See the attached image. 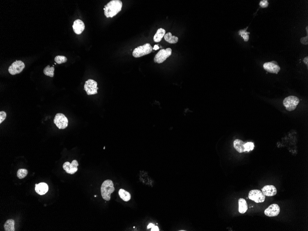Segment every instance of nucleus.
I'll list each match as a JSON object with an SVG mask.
<instances>
[{
  "instance_id": "nucleus-27",
  "label": "nucleus",
  "mask_w": 308,
  "mask_h": 231,
  "mask_svg": "<svg viewBox=\"0 0 308 231\" xmlns=\"http://www.w3.org/2000/svg\"><path fill=\"white\" fill-rule=\"evenodd\" d=\"M7 117V114L4 111L0 112V124H1Z\"/></svg>"
},
{
  "instance_id": "nucleus-13",
  "label": "nucleus",
  "mask_w": 308,
  "mask_h": 231,
  "mask_svg": "<svg viewBox=\"0 0 308 231\" xmlns=\"http://www.w3.org/2000/svg\"><path fill=\"white\" fill-rule=\"evenodd\" d=\"M73 31L76 34L80 35L82 33L85 29V25L84 23L81 20H75L73 22L72 25Z\"/></svg>"
},
{
  "instance_id": "nucleus-32",
  "label": "nucleus",
  "mask_w": 308,
  "mask_h": 231,
  "mask_svg": "<svg viewBox=\"0 0 308 231\" xmlns=\"http://www.w3.org/2000/svg\"><path fill=\"white\" fill-rule=\"evenodd\" d=\"M154 226H155V225H154V224H153L150 223V224H149V225H148V227H147V228H148V229H150V228H152V227Z\"/></svg>"
},
{
  "instance_id": "nucleus-3",
  "label": "nucleus",
  "mask_w": 308,
  "mask_h": 231,
  "mask_svg": "<svg viewBox=\"0 0 308 231\" xmlns=\"http://www.w3.org/2000/svg\"><path fill=\"white\" fill-rule=\"evenodd\" d=\"M153 49L152 46L149 43H147L135 48L133 50L132 55L135 58L141 57L151 53Z\"/></svg>"
},
{
  "instance_id": "nucleus-10",
  "label": "nucleus",
  "mask_w": 308,
  "mask_h": 231,
  "mask_svg": "<svg viewBox=\"0 0 308 231\" xmlns=\"http://www.w3.org/2000/svg\"><path fill=\"white\" fill-rule=\"evenodd\" d=\"M79 166L78 161L77 160H73L71 164L69 162H66L63 165V168L66 173L68 174L73 175L78 171V167Z\"/></svg>"
},
{
  "instance_id": "nucleus-11",
  "label": "nucleus",
  "mask_w": 308,
  "mask_h": 231,
  "mask_svg": "<svg viewBox=\"0 0 308 231\" xmlns=\"http://www.w3.org/2000/svg\"><path fill=\"white\" fill-rule=\"evenodd\" d=\"M279 212H280V208L277 204H271L264 211L265 214L268 217L277 216L279 214Z\"/></svg>"
},
{
  "instance_id": "nucleus-34",
  "label": "nucleus",
  "mask_w": 308,
  "mask_h": 231,
  "mask_svg": "<svg viewBox=\"0 0 308 231\" xmlns=\"http://www.w3.org/2000/svg\"><path fill=\"white\" fill-rule=\"evenodd\" d=\"M306 31H307V33H308V26H307V27H306Z\"/></svg>"
},
{
  "instance_id": "nucleus-23",
  "label": "nucleus",
  "mask_w": 308,
  "mask_h": 231,
  "mask_svg": "<svg viewBox=\"0 0 308 231\" xmlns=\"http://www.w3.org/2000/svg\"><path fill=\"white\" fill-rule=\"evenodd\" d=\"M28 173V171L26 169H19L17 171V177L20 179H22L27 176Z\"/></svg>"
},
{
  "instance_id": "nucleus-16",
  "label": "nucleus",
  "mask_w": 308,
  "mask_h": 231,
  "mask_svg": "<svg viewBox=\"0 0 308 231\" xmlns=\"http://www.w3.org/2000/svg\"><path fill=\"white\" fill-rule=\"evenodd\" d=\"M245 143L240 139H236L233 142L234 148L239 153H243L244 151V144Z\"/></svg>"
},
{
  "instance_id": "nucleus-28",
  "label": "nucleus",
  "mask_w": 308,
  "mask_h": 231,
  "mask_svg": "<svg viewBox=\"0 0 308 231\" xmlns=\"http://www.w3.org/2000/svg\"><path fill=\"white\" fill-rule=\"evenodd\" d=\"M268 4H269V3H268V1H267V0L261 1L260 2V3H259V5L262 8H267V7H268Z\"/></svg>"
},
{
  "instance_id": "nucleus-20",
  "label": "nucleus",
  "mask_w": 308,
  "mask_h": 231,
  "mask_svg": "<svg viewBox=\"0 0 308 231\" xmlns=\"http://www.w3.org/2000/svg\"><path fill=\"white\" fill-rule=\"evenodd\" d=\"M164 37L165 41H167L170 44H176L178 41V37L173 36L171 33H168L165 34Z\"/></svg>"
},
{
  "instance_id": "nucleus-9",
  "label": "nucleus",
  "mask_w": 308,
  "mask_h": 231,
  "mask_svg": "<svg viewBox=\"0 0 308 231\" xmlns=\"http://www.w3.org/2000/svg\"><path fill=\"white\" fill-rule=\"evenodd\" d=\"M25 65L21 60H16L12 63L9 68V71L11 75H14L21 72L24 69Z\"/></svg>"
},
{
  "instance_id": "nucleus-29",
  "label": "nucleus",
  "mask_w": 308,
  "mask_h": 231,
  "mask_svg": "<svg viewBox=\"0 0 308 231\" xmlns=\"http://www.w3.org/2000/svg\"><path fill=\"white\" fill-rule=\"evenodd\" d=\"M301 42L302 44H303L304 45H307L308 44V36H306V37H302V38H301Z\"/></svg>"
},
{
  "instance_id": "nucleus-1",
  "label": "nucleus",
  "mask_w": 308,
  "mask_h": 231,
  "mask_svg": "<svg viewBox=\"0 0 308 231\" xmlns=\"http://www.w3.org/2000/svg\"><path fill=\"white\" fill-rule=\"evenodd\" d=\"M122 2L120 0H112L105 6L104 14L107 18H113L121 10Z\"/></svg>"
},
{
  "instance_id": "nucleus-26",
  "label": "nucleus",
  "mask_w": 308,
  "mask_h": 231,
  "mask_svg": "<svg viewBox=\"0 0 308 231\" xmlns=\"http://www.w3.org/2000/svg\"><path fill=\"white\" fill-rule=\"evenodd\" d=\"M254 144L252 142H247V143H245L244 144V151L245 152V151L249 152V151H251L254 149Z\"/></svg>"
},
{
  "instance_id": "nucleus-33",
  "label": "nucleus",
  "mask_w": 308,
  "mask_h": 231,
  "mask_svg": "<svg viewBox=\"0 0 308 231\" xmlns=\"http://www.w3.org/2000/svg\"><path fill=\"white\" fill-rule=\"evenodd\" d=\"M159 48V47L158 45H155L154 46V47L153 48V49H154V50H158V49Z\"/></svg>"
},
{
  "instance_id": "nucleus-6",
  "label": "nucleus",
  "mask_w": 308,
  "mask_h": 231,
  "mask_svg": "<svg viewBox=\"0 0 308 231\" xmlns=\"http://www.w3.org/2000/svg\"><path fill=\"white\" fill-rule=\"evenodd\" d=\"M54 122L59 129H64L68 127V120L63 114L58 113L55 116Z\"/></svg>"
},
{
  "instance_id": "nucleus-30",
  "label": "nucleus",
  "mask_w": 308,
  "mask_h": 231,
  "mask_svg": "<svg viewBox=\"0 0 308 231\" xmlns=\"http://www.w3.org/2000/svg\"><path fill=\"white\" fill-rule=\"evenodd\" d=\"M151 231H159V229L158 227L157 226H154L151 228Z\"/></svg>"
},
{
  "instance_id": "nucleus-2",
  "label": "nucleus",
  "mask_w": 308,
  "mask_h": 231,
  "mask_svg": "<svg viewBox=\"0 0 308 231\" xmlns=\"http://www.w3.org/2000/svg\"><path fill=\"white\" fill-rule=\"evenodd\" d=\"M115 191L114 183L112 180L107 179L103 182L101 187L102 198L106 201H109L111 198V193Z\"/></svg>"
},
{
  "instance_id": "nucleus-22",
  "label": "nucleus",
  "mask_w": 308,
  "mask_h": 231,
  "mask_svg": "<svg viewBox=\"0 0 308 231\" xmlns=\"http://www.w3.org/2000/svg\"><path fill=\"white\" fill-rule=\"evenodd\" d=\"M54 71H55V68L53 67H50L49 65L44 69V73L46 76L53 77L54 76Z\"/></svg>"
},
{
  "instance_id": "nucleus-15",
  "label": "nucleus",
  "mask_w": 308,
  "mask_h": 231,
  "mask_svg": "<svg viewBox=\"0 0 308 231\" xmlns=\"http://www.w3.org/2000/svg\"><path fill=\"white\" fill-rule=\"evenodd\" d=\"M35 186L36 192L39 195H45L48 191V186L46 183H40L38 184H36Z\"/></svg>"
},
{
  "instance_id": "nucleus-4",
  "label": "nucleus",
  "mask_w": 308,
  "mask_h": 231,
  "mask_svg": "<svg viewBox=\"0 0 308 231\" xmlns=\"http://www.w3.org/2000/svg\"><path fill=\"white\" fill-rule=\"evenodd\" d=\"M299 103V99L295 96L287 97L283 101V105L287 110L291 111L295 110L297 105Z\"/></svg>"
},
{
  "instance_id": "nucleus-24",
  "label": "nucleus",
  "mask_w": 308,
  "mask_h": 231,
  "mask_svg": "<svg viewBox=\"0 0 308 231\" xmlns=\"http://www.w3.org/2000/svg\"><path fill=\"white\" fill-rule=\"evenodd\" d=\"M247 28H246V29H244V30H240L239 32V35H240L243 38L244 41H245V42H247L249 40V34H250V33H248V32H246Z\"/></svg>"
},
{
  "instance_id": "nucleus-31",
  "label": "nucleus",
  "mask_w": 308,
  "mask_h": 231,
  "mask_svg": "<svg viewBox=\"0 0 308 231\" xmlns=\"http://www.w3.org/2000/svg\"><path fill=\"white\" fill-rule=\"evenodd\" d=\"M303 62L306 65H308V57H306L303 60Z\"/></svg>"
},
{
  "instance_id": "nucleus-12",
  "label": "nucleus",
  "mask_w": 308,
  "mask_h": 231,
  "mask_svg": "<svg viewBox=\"0 0 308 231\" xmlns=\"http://www.w3.org/2000/svg\"><path fill=\"white\" fill-rule=\"evenodd\" d=\"M275 61L266 62L264 64L263 68L266 71L270 73L277 74L280 71V68Z\"/></svg>"
},
{
  "instance_id": "nucleus-5",
  "label": "nucleus",
  "mask_w": 308,
  "mask_h": 231,
  "mask_svg": "<svg viewBox=\"0 0 308 231\" xmlns=\"http://www.w3.org/2000/svg\"><path fill=\"white\" fill-rule=\"evenodd\" d=\"M171 48H167L166 49H161L154 58V62L155 63H160L164 62L168 58L172 55Z\"/></svg>"
},
{
  "instance_id": "nucleus-18",
  "label": "nucleus",
  "mask_w": 308,
  "mask_h": 231,
  "mask_svg": "<svg viewBox=\"0 0 308 231\" xmlns=\"http://www.w3.org/2000/svg\"><path fill=\"white\" fill-rule=\"evenodd\" d=\"M166 31L163 28H159L157 31L156 34L154 36V41L156 43L160 42L165 35Z\"/></svg>"
},
{
  "instance_id": "nucleus-8",
  "label": "nucleus",
  "mask_w": 308,
  "mask_h": 231,
  "mask_svg": "<svg viewBox=\"0 0 308 231\" xmlns=\"http://www.w3.org/2000/svg\"><path fill=\"white\" fill-rule=\"evenodd\" d=\"M249 198L256 203H261L264 201L265 196L261 191L259 190H252L249 192Z\"/></svg>"
},
{
  "instance_id": "nucleus-19",
  "label": "nucleus",
  "mask_w": 308,
  "mask_h": 231,
  "mask_svg": "<svg viewBox=\"0 0 308 231\" xmlns=\"http://www.w3.org/2000/svg\"><path fill=\"white\" fill-rule=\"evenodd\" d=\"M119 195L120 198L125 202H128L131 198L130 193L123 189H120L119 191Z\"/></svg>"
},
{
  "instance_id": "nucleus-25",
  "label": "nucleus",
  "mask_w": 308,
  "mask_h": 231,
  "mask_svg": "<svg viewBox=\"0 0 308 231\" xmlns=\"http://www.w3.org/2000/svg\"><path fill=\"white\" fill-rule=\"evenodd\" d=\"M67 58L64 56H58L55 58V61L58 64L66 63L67 61Z\"/></svg>"
},
{
  "instance_id": "nucleus-14",
  "label": "nucleus",
  "mask_w": 308,
  "mask_h": 231,
  "mask_svg": "<svg viewBox=\"0 0 308 231\" xmlns=\"http://www.w3.org/2000/svg\"><path fill=\"white\" fill-rule=\"evenodd\" d=\"M262 192L265 196L267 197H273L277 194L276 188L273 185H267L264 186L262 189Z\"/></svg>"
},
{
  "instance_id": "nucleus-7",
  "label": "nucleus",
  "mask_w": 308,
  "mask_h": 231,
  "mask_svg": "<svg viewBox=\"0 0 308 231\" xmlns=\"http://www.w3.org/2000/svg\"><path fill=\"white\" fill-rule=\"evenodd\" d=\"M84 89L87 95H92L97 94V90L99 88L97 87V82L93 79H90L85 82Z\"/></svg>"
},
{
  "instance_id": "nucleus-17",
  "label": "nucleus",
  "mask_w": 308,
  "mask_h": 231,
  "mask_svg": "<svg viewBox=\"0 0 308 231\" xmlns=\"http://www.w3.org/2000/svg\"><path fill=\"white\" fill-rule=\"evenodd\" d=\"M248 204L244 199L240 198L239 200V211L240 213L244 214L248 210Z\"/></svg>"
},
{
  "instance_id": "nucleus-21",
  "label": "nucleus",
  "mask_w": 308,
  "mask_h": 231,
  "mask_svg": "<svg viewBox=\"0 0 308 231\" xmlns=\"http://www.w3.org/2000/svg\"><path fill=\"white\" fill-rule=\"evenodd\" d=\"M14 221L13 219L7 220L4 225L5 231H14Z\"/></svg>"
}]
</instances>
